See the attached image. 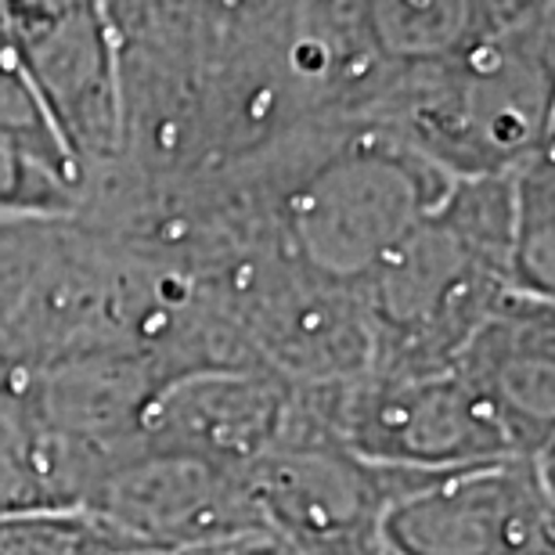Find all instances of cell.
<instances>
[{
    "label": "cell",
    "instance_id": "cell-1",
    "mask_svg": "<svg viewBox=\"0 0 555 555\" xmlns=\"http://www.w3.org/2000/svg\"><path fill=\"white\" fill-rule=\"evenodd\" d=\"M451 181L383 130L339 127L278 192V235L310 268L361 282L443 203Z\"/></svg>",
    "mask_w": 555,
    "mask_h": 555
},
{
    "label": "cell",
    "instance_id": "cell-2",
    "mask_svg": "<svg viewBox=\"0 0 555 555\" xmlns=\"http://www.w3.org/2000/svg\"><path fill=\"white\" fill-rule=\"evenodd\" d=\"M296 397L325 437L379 465L454 469L516 454L491 404L454 369H364L347 379L296 386Z\"/></svg>",
    "mask_w": 555,
    "mask_h": 555
},
{
    "label": "cell",
    "instance_id": "cell-3",
    "mask_svg": "<svg viewBox=\"0 0 555 555\" xmlns=\"http://www.w3.org/2000/svg\"><path fill=\"white\" fill-rule=\"evenodd\" d=\"M217 288L253 361L285 383H332L372 364L358 285L310 268L282 246L235 263Z\"/></svg>",
    "mask_w": 555,
    "mask_h": 555
},
{
    "label": "cell",
    "instance_id": "cell-4",
    "mask_svg": "<svg viewBox=\"0 0 555 555\" xmlns=\"http://www.w3.org/2000/svg\"><path fill=\"white\" fill-rule=\"evenodd\" d=\"M383 555H555L552 462L505 459L426 469L379 519Z\"/></svg>",
    "mask_w": 555,
    "mask_h": 555
},
{
    "label": "cell",
    "instance_id": "cell-5",
    "mask_svg": "<svg viewBox=\"0 0 555 555\" xmlns=\"http://www.w3.org/2000/svg\"><path fill=\"white\" fill-rule=\"evenodd\" d=\"M134 555H203L271 534L246 465L134 448L105 465L80 502Z\"/></svg>",
    "mask_w": 555,
    "mask_h": 555
},
{
    "label": "cell",
    "instance_id": "cell-6",
    "mask_svg": "<svg viewBox=\"0 0 555 555\" xmlns=\"http://www.w3.org/2000/svg\"><path fill=\"white\" fill-rule=\"evenodd\" d=\"M426 469L358 459L296 412L288 437L246 465L249 491L271 534L343 555H379V519Z\"/></svg>",
    "mask_w": 555,
    "mask_h": 555
},
{
    "label": "cell",
    "instance_id": "cell-7",
    "mask_svg": "<svg viewBox=\"0 0 555 555\" xmlns=\"http://www.w3.org/2000/svg\"><path fill=\"white\" fill-rule=\"evenodd\" d=\"M296 386L268 369H206L166 379L141 422L138 448L249 465L288 437Z\"/></svg>",
    "mask_w": 555,
    "mask_h": 555
},
{
    "label": "cell",
    "instance_id": "cell-8",
    "mask_svg": "<svg viewBox=\"0 0 555 555\" xmlns=\"http://www.w3.org/2000/svg\"><path fill=\"white\" fill-rule=\"evenodd\" d=\"M451 369L491 404L516 454L552 462L555 347L552 299L508 293L454 353Z\"/></svg>",
    "mask_w": 555,
    "mask_h": 555
},
{
    "label": "cell",
    "instance_id": "cell-9",
    "mask_svg": "<svg viewBox=\"0 0 555 555\" xmlns=\"http://www.w3.org/2000/svg\"><path fill=\"white\" fill-rule=\"evenodd\" d=\"M108 462L48 429L15 386L0 383V513L80 505Z\"/></svg>",
    "mask_w": 555,
    "mask_h": 555
},
{
    "label": "cell",
    "instance_id": "cell-10",
    "mask_svg": "<svg viewBox=\"0 0 555 555\" xmlns=\"http://www.w3.org/2000/svg\"><path fill=\"white\" fill-rule=\"evenodd\" d=\"M83 195V166L59 134L0 124V217L76 220Z\"/></svg>",
    "mask_w": 555,
    "mask_h": 555
},
{
    "label": "cell",
    "instance_id": "cell-11",
    "mask_svg": "<svg viewBox=\"0 0 555 555\" xmlns=\"http://www.w3.org/2000/svg\"><path fill=\"white\" fill-rule=\"evenodd\" d=\"M513 293L552 299L555 288V195L552 141L513 166V246H508Z\"/></svg>",
    "mask_w": 555,
    "mask_h": 555
},
{
    "label": "cell",
    "instance_id": "cell-12",
    "mask_svg": "<svg viewBox=\"0 0 555 555\" xmlns=\"http://www.w3.org/2000/svg\"><path fill=\"white\" fill-rule=\"evenodd\" d=\"M0 555H134L83 505L0 513Z\"/></svg>",
    "mask_w": 555,
    "mask_h": 555
},
{
    "label": "cell",
    "instance_id": "cell-13",
    "mask_svg": "<svg viewBox=\"0 0 555 555\" xmlns=\"http://www.w3.org/2000/svg\"><path fill=\"white\" fill-rule=\"evenodd\" d=\"M203 555H343V552H318V548L293 545V541H285L278 534H257V538L235 541V545H224V548H214Z\"/></svg>",
    "mask_w": 555,
    "mask_h": 555
},
{
    "label": "cell",
    "instance_id": "cell-14",
    "mask_svg": "<svg viewBox=\"0 0 555 555\" xmlns=\"http://www.w3.org/2000/svg\"><path fill=\"white\" fill-rule=\"evenodd\" d=\"M379 555H383V552H379Z\"/></svg>",
    "mask_w": 555,
    "mask_h": 555
}]
</instances>
